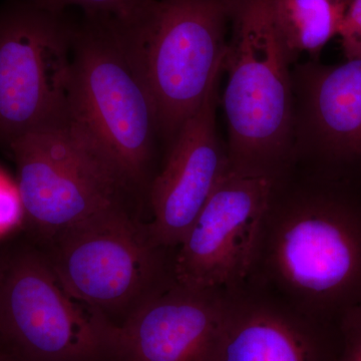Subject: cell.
<instances>
[{
	"label": "cell",
	"instance_id": "6da1fadb",
	"mask_svg": "<svg viewBox=\"0 0 361 361\" xmlns=\"http://www.w3.org/2000/svg\"><path fill=\"white\" fill-rule=\"evenodd\" d=\"M232 0H145L116 33L147 85L169 146L223 71Z\"/></svg>",
	"mask_w": 361,
	"mask_h": 361
},
{
	"label": "cell",
	"instance_id": "7a4b0ae2",
	"mask_svg": "<svg viewBox=\"0 0 361 361\" xmlns=\"http://www.w3.org/2000/svg\"><path fill=\"white\" fill-rule=\"evenodd\" d=\"M230 23L222 97L230 167L276 179L294 151L291 61L269 0H232Z\"/></svg>",
	"mask_w": 361,
	"mask_h": 361
},
{
	"label": "cell",
	"instance_id": "3957f363",
	"mask_svg": "<svg viewBox=\"0 0 361 361\" xmlns=\"http://www.w3.org/2000/svg\"><path fill=\"white\" fill-rule=\"evenodd\" d=\"M68 111L135 191L148 194L157 144L161 140L158 111L111 16H85L78 23Z\"/></svg>",
	"mask_w": 361,
	"mask_h": 361
},
{
	"label": "cell",
	"instance_id": "277c9868",
	"mask_svg": "<svg viewBox=\"0 0 361 361\" xmlns=\"http://www.w3.org/2000/svg\"><path fill=\"white\" fill-rule=\"evenodd\" d=\"M262 241L274 276L310 317L360 302L361 205L353 197L323 190L270 208Z\"/></svg>",
	"mask_w": 361,
	"mask_h": 361
},
{
	"label": "cell",
	"instance_id": "5b68a950",
	"mask_svg": "<svg viewBox=\"0 0 361 361\" xmlns=\"http://www.w3.org/2000/svg\"><path fill=\"white\" fill-rule=\"evenodd\" d=\"M18 170L23 222L42 243L139 193L89 130L66 111L8 146Z\"/></svg>",
	"mask_w": 361,
	"mask_h": 361
},
{
	"label": "cell",
	"instance_id": "8992f818",
	"mask_svg": "<svg viewBox=\"0 0 361 361\" xmlns=\"http://www.w3.org/2000/svg\"><path fill=\"white\" fill-rule=\"evenodd\" d=\"M42 244L66 290L115 324L168 284L164 248L130 209L97 214Z\"/></svg>",
	"mask_w": 361,
	"mask_h": 361
},
{
	"label": "cell",
	"instance_id": "52a82bcc",
	"mask_svg": "<svg viewBox=\"0 0 361 361\" xmlns=\"http://www.w3.org/2000/svg\"><path fill=\"white\" fill-rule=\"evenodd\" d=\"M115 326L66 290L42 249L0 258V350L32 361H115Z\"/></svg>",
	"mask_w": 361,
	"mask_h": 361
},
{
	"label": "cell",
	"instance_id": "ba28073f",
	"mask_svg": "<svg viewBox=\"0 0 361 361\" xmlns=\"http://www.w3.org/2000/svg\"><path fill=\"white\" fill-rule=\"evenodd\" d=\"M77 23L32 0L0 7V142L7 147L68 111Z\"/></svg>",
	"mask_w": 361,
	"mask_h": 361
},
{
	"label": "cell",
	"instance_id": "9c48e42d",
	"mask_svg": "<svg viewBox=\"0 0 361 361\" xmlns=\"http://www.w3.org/2000/svg\"><path fill=\"white\" fill-rule=\"evenodd\" d=\"M274 192L275 178L228 168L178 246L174 281L213 291L241 284L257 262Z\"/></svg>",
	"mask_w": 361,
	"mask_h": 361
},
{
	"label": "cell",
	"instance_id": "30bf717a",
	"mask_svg": "<svg viewBox=\"0 0 361 361\" xmlns=\"http://www.w3.org/2000/svg\"><path fill=\"white\" fill-rule=\"evenodd\" d=\"M233 303L172 279L116 324L115 361H215Z\"/></svg>",
	"mask_w": 361,
	"mask_h": 361
},
{
	"label": "cell",
	"instance_id": "8fae6325",
	"mask_svg": "<svg viewBox=\"0 0 361 361\" xmlns=\"http://www.w3.org/2000/svg\"><path fill=\"white\" fill-rule=\"evenodd\" d=\"M219 78L171 142L165 166L149 184L153 219L148 224L149 231L157 245L163 248L180 245L230 167L216 125Z\"/></svg>",
	"mask_w": 361,
	"mask_h": 361
},
{
	"label": "cell",
	"instance_id": "7c38bea8",
	"mask_svg": "<svg viewBox=\"0 0 361 361\" xmlns=\"http://www.w3.org/2000/svg\"><path fill=\"white\" fill-rule=\"evenodd\" d=\"M292 80L294 149L361 168V58L334 66L308 61Z\"/></svg>",
	"mask_w": 361,
	"mask_h": 361
},
{
	"label": "cell",
	"instance_id": "4fadbf2b",
	"mask_svg": "<svg viewBox=\"0 0 361 361\" xmlns=\"http://www.w3.org/2000/svg\"><path fill=\"white\" fill-rule=\"evenodd\" d=\"M336 353L314 318L234 302L215 361H334Z\"/></svg>",
	"mask_w": 361,
	"mask_h": 361
},
{
	"label": "cell",
	"instance_id": "5bb4252c",
	"mask_svg": "<svg viewBox=\"0 0 361 361\" xmlns=\"http://www.w3.org/2000/svg\"><path fill=\"white\" fill-rule=\"evenodd\" d=\"M271 14L291 63L308 54L314 61L339 30L351 0H269Z\"/></svg>",
	"mask_w": 361,
	"mask_h": 361
},
{
	"label": "cell",
	"instance_id": "9a60e30c",
	"mask_svg": "<svg viewBox=\"0 0 361 361\" xmlns=\"http://www.w3.org/2000/svg\"><path fill=\"white\" fill-rule=\"evenodd\" d=\"M35 4L54 11L65 13L70 6H78L84 11L85 16H104L111 18H125L134 13L145 0H32Z\"/></svg>",
	"mask_w": 361,
	"mask_h": 361
},
{
	"label": "cell",
	"instance_id": "2e32d148",
	"mask_svg": "<svg viewBox=\"0 0 361 361\" xmlns=\"http://www.w3.org/2000/svg\"><path fill=\"white\" fill-rule=\"evenodd\" d=\"M334 361H361V301L341 315Z\"/></svg>",
	"mask_w": 361,
	"mask_h": 361
},
{
	"label": "cell",
	"instance_id": "e0dca14e",
	"mask_svg": "<svg viewBox=\"0 0 361 361\" xmlns=\"http://www.w3.org/2000/svg\"><path fill=\"white\" fill-rule=\"evenodd\" d=\"M23 202L18 184L0 169V236L23 223Z\"/></svg>",
	"mask_w": 361,
	"mask_h": 361
},
{
	"label": "cell",
	"instance_id": "ac0fdd59",
	"mask_svg": "<svg viewBox=\"0 0 361 361\" xmlns=\"http://www.w3.org/2000/svg\"><path fill=\"white\" fill-rule=\"evenodd\" d=\"M338 37L346 59L361 58V0H351Z\"/></svg>",
	"mask_w": 361,
	"mask_h": 361
},
{
	"label": "cell",
	"instance_id": "d6986e66",
	"mask_svg": "<svg viewBox=\"0 0 361 361\" xmlns=\"http://www.w3.org/2000/svg\"><path fill=\"white\" fill-rule=\"evenodd\" d=\"M0 361H32L25 360V358L18 357V356H16L13 355H11V353H7L6 351L0 350Z\"/></svg>",
	"mask_w": 361,
	"mask_h": 361
}]
</instances>
